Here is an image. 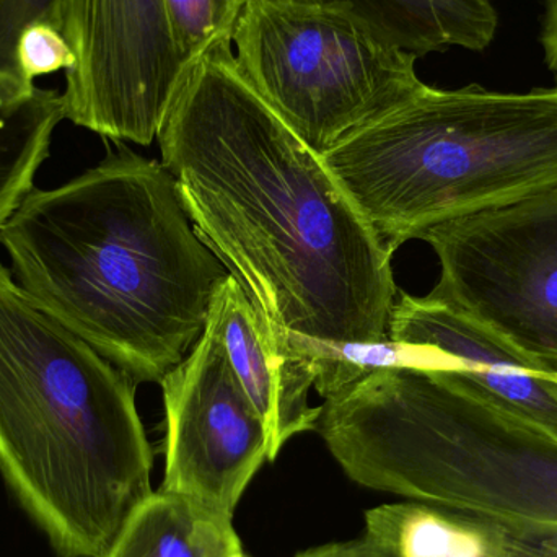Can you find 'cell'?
<instances>
[{"mask_svg": "<svg viewBox=\"0 0 557 557\" xmlns=\"http://www.w3.org/2000/svg\"><path fill=\"white\" fill-rule=\"evenodd\" d=\"M74 51L64 120L116 143L149 146L185 84L163 0H58Z\"/></svg>", "mask_w": 557, "mask_h": 557, "instance_id": "cell-8", "label": "cell"}, {"mask_svg": "<svg viewBox=\"0 0 557 557\" xmlns=\"http://www.w3.org/2000/svg\"><path fill=\"white\" fill-rule=\"evenodd\" d=\"M208 320L218 327L232 369L263 421L274 461L292 437L317 429L321 406L308 399L317 382L313 362L288 333L268 323L231 274L214 292Z\"/></svg>", "mask_w": 557, "mask_h": 557, "instance_id": "cell-11", "label": "cell"}, {"mask_svg": "<svg viewBox=\"0 0 557 557\" xmlns=\"http://www.w3.org/2000/svg\"><path fill=\"white\" fill-rule=\"evenodd\" d=\"M227 557H251L250 555H247V553L244 552V549H240V552L232 553L231 556Z\"/></svg>", "mask_w": 557, "mask_h": 557, "instance_id": "cell-22", "label": "cell"}, {"mask_svg": "<svg viewBox=\"0 0 557 557\" xmlns=\"http://www.w3.org/2000/svg\"><path fill=\"white\" fill-rule=\"evenodd\" d=\"M295 557H396L385 546L380 545L370 536L363 535L360 540L346 543H331L307 549Z\"/></svg>", "mask_w": 557, "mask_h": 557, "instance_id": "cell-19", "label": "cell"}, {"mask_svg": "<svg viewBox=\"0 0 557 557\" xmlns=\"http://www.w3.org/2000/svg\"><path fill=\"white\" fill-rule=\"evenodd\" d=\"M240 549L232 519L159 490L133 513L107 557H227Z\"/></svg>", "mask_w": 557, "mask_h": 557, "instance_id": "cell-13", "label": "cell"}, {"mask_svg": "<svg viewBox=\"0 0 557 557\" xmlns=\"http://www.w3.org/2000/svg\"><path fill=\"white\" fill-rule=\"evenodd\" d=\"M74 51L64 33L52 25L38 23L22 33L16 46V64L26 84L35 85L36 77L52 74L74 65Z\"/></svg>", "mask_w": 557, "mask_h": 557, "instance_id": "cell-18", "label": "cell"}, {"mask_svg": "<svg viewBox=\"0 0 557 557\" xmlns=\"http://www.w3.org/2000/svg\"><path fill=\"white\" fill-rule=\"evenodd\" d=\"M160 383L166 414L160 491L234 519L245 491L270 461V444L212 321Z\"/></svg>", "mask_w": 557, "mask_h": 557, "instance_id": "cell-9", "label": "cell"}, {"mask_svg": "<svg viewBox=\"0 0 557 557\" xmlns=\"http://www.w3.org/2000/svg\"><path fill=\"white\" fill-rule=\"evenodd\" d=\"M542 45L548 67L557 75V0H545Z\"/></svg>", "mask_w": 557, "mask_h": 557, "instance_id": "cell-20", "label": "cell"}, {"mask_svg": "<svg viewBox=\"0 0 557 557\" xmlns=\"http://www.w3.org/2000/svg\"><path fill=\"white\" fill-rule=\"evenodd\" d=\"M323 160L395 253L435 225L557 188V85L424 84Z\"/></svg>", "mask_w": 557, "mask_h": 557, "instance_id": "cell-5", "label": "cell"}, {"mask_svg": "<svg viewBox=\"0 0 557 557\" xmlns=\"http://www.w3.org/2000/svg\"><path fill=\"white\" fill-rule=\"evenodd\" d=\"M232 45L189 69L157 136L195 231L282 333L388 339L393 251L248 84Z\"/></svg>", "mask_w": 557, "mask_h": 557, "instance_id": "cell-1", "label": "cell"}, {"mask_svg": "<svg viewBox=\"0 0 557 557\" xmlns=\"http://www.w3.org/2000/svg\"><path fill=\"white\" fill-rule=\"evenodd\" d=\"M38 23L59 28L58 0H0V77L29 85L20 74L16 46L22 33Z\"/></svg>", "mask_w": 557, "mask_h": 557, "instance_id": "cell-17", "label": "cell"}, {"mask_svg": "<svg viewBox=\"0 0 557 557\" xmlns=\"http://www.w3.org/2000/svg\"><path fill=\"white\" fill-rule=\"evenodd\" d=\"M366 535L396 557H486V540L455 517L419 503L366 512Z\"/></svg>", "mask_w": 557, "mask_h": 557, "instance_id": "cell-15", "label": "cell"}, {"mask_svg": "<svg viewBox=\"0 0 557 557\" xmlns=\"http://www.w3.org/2000/svg\"><path fill=\"white\" fill-rule=\"evenodd\" d=\"M250 0H163L170 35L186 67L221 42H234Z\"/></svg>", "mask_w": 557, "mask_h": 557, "instance_id": "cell-16", "label": "cell"}, {"mask_svg": "<svg viewBox=\"0 0 557 557\" xmlns=\"http://www.w3.org/2000/svg\"><path fill=\"white\" fill-rule=\"evenodd\" d=\"M419 240L441 263L429 297L557 370V188L435 225Z\"/></svg>", "mask_w": 557, "mask_h": 557, "instance_id": "cell-7", "label": "cell"}, {"mask_svg": "<svg viewBox=\"0 0 557 557\" xmlns=\"http://www.w3.org/2000/svg\"><path fill=\"white\" fill-rule=\"evenodd\" d=\"M62 120V94L36 85L0 107V231L35 188Z\"/></svg>", "mask_w": 557, "mask_h": 557, "instance_id": "cell-14", "label": "cell"}, {"mask_svg": "<svg viewBox=\"0 0 557 557\" xmlns=\"http://www.w3.org/2000/svg\"><path fill=\"white\" fill-rule=\"evenodd\" d=\"M35 85L20 84V82L10 81V78L0 77V107L15 100L20 95L32 90Z\"/></svg>", "mask_w": 557, "mask_h": 557, "instance_id": "cell-21", "label": "cell"}, {"mask_svg": "<svg viewBox=\"0 0 557 557\" xmlns=\"http://www.w3.org/2000/svg\"><path fill=\"white\" fill-rule=\"evenodd\" d=\"M314 431L354 483L455 517L491 555L557 557V438L438 370H370Z\"/></svg>", "mask_w": 557, "mask_h": 557, "instance_id": "cell-4", "label": "cell"}, {"mask_svg": "<svg viewBox=\"0 0 557 557\" xmlns=\"http://www.w3.org/2000/svg\"><path fill=\"white\" fill-rule=\"evenodd\" d=\"M357 20L385 41L411 54L450 48L483 51L496 36L491 0H297Z\"/></svg>", "mask_w": 557, "mask_h": 557, "instance_id": "cell-12", "label": "cell"}, {"mask_svg": "<svg viewBox=\"0 0 557 557\" xmlns=\"http://www.w3.org/2000/svg\"><path fill=\"white\" fill-rule=\"evenodd\" d=\"M137 383L0 263V476L59 557H107L153 493Z\"/></svg>", "mask_w": 557, "mask_h": 557, "instance_id": "cell-3", "label": "cell"}, {"mask_svg": "<svg viewBox=\"0 0 557 557\" xmlns=\"http://www.w3.org/2000/svg\"><path fill=\"white\" fill-rule=\"evenodd\" d=\"M486 557H496L494 555H491V553H487V556Z\"/></svg>", "mask_w": 557, "mask_h": 557, "instance_id": "cell-23", "label": "cell"}, {"mask_svg": "<svg viewBox=\"0 0 557 557\" xmlns=\"http://www.w3.org/2000/svg\"><path fill=\"white\" fill-rule=\"evenodd\" d=\"M250 2H251V0H250Z\"/></svg>", "mask_w": 557, "mask_h": 557, "instance_id": "cell-24", "label": "cell"}, {"mask_svg": "<svg viewBox=\"0 0 557 557\" xmlns=\"http://www.w3.org/2000/svg\"><path fill=\"white\" fill-rule=\"evenodd\" d=\"M234 45L248 84L321 157L424 87L418 55L344 13L297 0L248 2Z\"/></svg>", "mask_w": 557, "mask_h": 557, "instance_id": "cell-6", "label": "cell"}, {"mask_svg": "<svg viewBox=\"0 0 557 557\" xmlns=\"http://www.w3.org/2000/svg\"><path fill=\"white\" fill-rule=\"evenodd\" d=\"M0 245L32 300L136 383L182 362L228 276L172 173L131 150L59 188H33Z\"/></svg>", "mask_w": 557, "mask_h": 557, "instance_id": "cell-2", "label": "cell"}, {"mask_svg": "<svg viewBox=\"0 0 557 557\" xmlns=\"http://www.w3.org/2000/svg\"><path fill=\"white\" fill-rule=\"evenodd\" d=\"M388 337L451 357L460 367L438 372L557 438V370L513 349L483 324L429 295L401 294Z\"/></svg>", "mask_w": 557, "mask_h": 557, "instance_id": "cell-10", "label": "cell"}]
</instances>
